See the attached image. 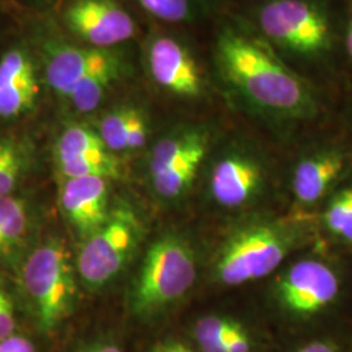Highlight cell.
Here are the masks:
<instances>
[{
    "label": "cell",
    "mask_w": 352,
    "mask_h": 352,
    "mask_svg": "<svg viewBox=\"0 0 352 352\" xmlns=\"http://www.w3.org/2000/svg\"><path fill=\"white\" fill-rule=\"evenodd\" d=\"M218 59L231 84L254 104L285 116H304L314 109L300 77L251 38L232 32L218 41Z\"/></svg>",
    "instance_id": "obj_1"
},
{
    "label": "cell",
    "mask_w": 352,
    "mask_h": 352,
    "mask_svg": "<svg viewBox=\"0 0 352 352\" xmlns=\"http://www.w3.org/2000/svg\"><path fill=\"white\" fill-rule=\"evenodd\" d=\"M196 260L188 244L167 234L146 252L131 295L135 314L149 316L182 299L196 280Z\"/></svg>",
    "instance_id": "obj_2"
},
{
    "label": "cell",
    "mask_w": 352,
    "mask_h": 352,
    "mask_svg": "<svg viewBox=\"0 0 352 352\" xmlns=\"http://www.w3.org/2000/svg\"><path fill=\"white\" fill-rule=\"evenodd\" d=\"M75 272L63 240H49L28 257L23 286L42 330H54L71 315L77 295Z\"/></svg>",
    "instance_id": "obj_3"
},
{
    "label": "cell",
    "mask_w": 352,
    "mask_h": 352,
    "mask_svg": "<svg viewBox=\"0 0 352 352\" xmlns=\"http://www.w3.org/2000/svg\"><path fill=\"white\" fill-rule=\"evenodd\" d=\"M294 236L285 227L267 223L238 231L222 248L217 276L227 286L266 277L286 258Z\"/></svg>",
    "instance_id": "obj_4"
},
{
    "label": "cell",
    "mask_w": 352,
    "mask_h": 352,
    "mask_svg": "<svg viewBox=\"0 0 352 352\" xmlns=\"http://www.w3.org/2000/svg\"><path fill=\"white\" fill-rule=\"evenodd\" d=\"M141 235L136 214L118 209L88 236L76 258L78 277L89 289H101L116 277L135 251Z\"/></svg>",
    "instance_id": "obj_5"
},
{
    "label": "cell",
    "mask_w": 352,
    "mask_h": 352,
    "mask_svg": "<svg viewBox=\"0 0 352 352\" xmlns=\"http://www.w3.org/2000/svg\"><path fill=\"white\" fill-rule=\"evenodd\" d=\"M39 63L43 82L55 96L67 101L80 84L126 62L116 49H101L49 38L41 49Z\"/></svg>",
    "instance_id": "obj_6"
},
{
    "label": "cell",
    "mask_w": 352,
    "mask_h": 352,
    "mask_svg": "<svg viewBox=\"0 0 352 352\" xmlns=\"http://www.w3.org/2000/svg\"><path fill=\"white\" fill-rule=\"evenodd\" d=\"M265 34L282 47L302 55H315L329 46L327 19L315 6L300 0H276L258 16Z\"/></svg>",
    "instance_id": "obj_7"
},
{
    "label": "cell",
    "mask_w": 352,
    "mask_h": 352,
    "mask_svg": "<svg viewBox=\"0 0 352 352\" xmlns=\"http://www.w3.org/2000/svg\"><path fill=\"white\" fill-rule=\"evenodd\" d=\"M64 28L82 45L116 49L135 36L136 24L118 0H65Z\"/></svg>",
    "instance_id": "obj_8"
},
{
    "label": "cell",
    "mask_w": 352,
    "mask_h": 352,
    "mask_svg": "<svg viewBox=\"0 0 352 352\" xmlns=\"http://www.w3.org/2000/svg\"><path fill=\"white\" fill-rule=\"evenodd\" d=\"M55 160L65 179H116L122 174L119 160L106 146L97 129L85 124L72 123L64 128L55 142Z\"/></svg>",
    "instance_id": "obj_9"
},
{
    "label": "cell",
    "mask_w": 352,
    "mask_h": 352,
    "mask_svg": "<svg viewBox=\"0 0 352 352\" xmlns=\"http://www.w3.org/2000/svg\"><path fill=\"white\" fill-rule=\"evenodd\" d=\"M43 81L37 56L24 43L13 45L0 56V119L12 120L37 106Z\"/></svg>",
    "instance_id": "obj_10"
},
{
    "label": "cell",
    "mask_w": 352,
    "mask_h": 352,
    "mask_svg": "<svg viewBox=\"0 0 352 352\" xmlns=\"http://www.w3.org/2000/svg\"><path fill=\"white\" fill-rule=\"evenodd\" d=\"M145 60L151 80L179 97L195 98L202 93L201 71L184 45L175 38H151Z\"/></svg>",
    "instance_id": "obj_11"
},
{
    "label": "cell",
    "mask_w": 352,
    "mask_h": 352,
    "mask_svg": "<svg viewBox=\"0 0 352 352\" xmlns=\"http://www.w3.org/2000/svg\"><path fill=\"white\" fill-rule=\"evenodd\" d=\"M340 291L334 272L316 260H302L291 266L278 285L282 302L291 312L312 315L333 302Z\"/></svg>",
    "instance_id": "obj_12"
},
{
    "label": "cell",
    "mask_w": 352,
    "mask_h": 352,
    "mask_svg": "<svg viewBox=\"0 0 352 352\" xmlns=\"http://www.w3.org/2000/svg\"><path fill=\"white\" fill-rule=\"evenodd\" d=\"M64 215L77 232L87 239L109 219V179L69 177L60 193Z\"/></svg>",
    "instance_id": "obj_13"
},
{
    "label": "cell",
    "mask_w": 352,
    "mask_h": 352,
    "mask_svg": "<svg viewBox=\"0 0 352 352\" xmlns=\"http://www.w3.org/2000/svg\"><path fill=\"white\" fill-rule=\"evenodd\" d=\"M263 183L261 168L252 158L230 155L214 167L212 193L226 208H238L250 201Z\"/></svg>",
    "instance_id": "obj_14"
},
{
    "label": "cell",
    "mask_w": 352,
    "mask_h": 352,
    "mask_svg": "<svg viewBox=\"0 0 352 352\" xmlns=\"http://www.w3.org/2000/svg\"><path fill=\"white\" fill-rule=\"evenodd\" d=\"M344 168L340 153L327 151L309 157L298 164L294 175V192L302 204L318 201Z\"/></svg>",
    "instance_id": "obj_15"
},
{
    "label": "cell",
    "mask_w": 352,
    "mask_h": 352,
    "mask_svg": "<svg viewBox=\"0 0 352 352\" xmlns=\"http://www.w3.org/2000/svg\"><path fill=\"white\" fill-rule=\"evenodd\" d=\"M208 148V139L200 131L180 132L161 140L151 151V176L157 175L174 166L190 153Z\"/></svg>",
    "instance_id": "obj_16"
},
{
    "label": "cell",
    "mask_w": 352,
    "mask_h": 352,
    "mask_svg": "<svg viewBox=\"0 0 352 352\" xmlns=\"http://www.w3.org/2000/svg\"><path fill=\"white\" fill-rule=\"evenodd\" d=\"M208 148L190 153L177 164L166 168L162 173L151 176L153 187L164 199L182 196L193 183L197 168L202 162Z\"/></svg>",
    "instance_id": "obj_17"
},
{
    "label": "cell",
    "mask_w": 352,
    "mask_h": 352,
    "mask_svg": "<svg viewBox=\"0 0 352 352\" xmlns=\"http://www.w3.org/2000/svg\"><path fill=\"white\" fill-rule=\"evenodd\" d=\"M126 72V63L116 65L98 75L93 76L88 81L80 84L65 102H68L77 113H91L100 107L106 94L118 81H120Z\"/></svg>",
    "instance_id": "obj_18"
},
{
    "label": "cell",
    "mask_w": 352,
    "mask_h": 352,
    "mask_svg": "<svg viewBox=\"0 0 352 352\" xmlns=\"http://www.w3.org/2000/svg\"><path fill=\"white\" fill-rule=\"evenodd\" d=\"M140 113L141 110L135 106L122 104L102 116L97 132L113 153L128 151V136Z\"/></svg>",
    "instance_id": "obj_19"
},
{
    "label": "cell",
    "mask_w": 352,
    "mask_h": 352,
    "mask_svg": "<svg viewBox=\"0 0 352 352\" xmlns=\"http://www.w3.org/2000/svg\"><path fill=\"white\" fill-rule=\"evenodd\" d=\"M28 227L25 202L13 196H0V253L10 251L24 238Z\"/></svg>",
    "instance_id": "obj_20"
},
{
    "label": "cell",
    "mask_w": 352,
    "mask_h": 352,
    "mask_svg": "<svg viewBox=\"0 0 352 352\" xmlns=\"http://www.w3.org/2000/svg\"><path fill=\"white\" fill-rule=\"evenodd\" d=\"M26 166L23 144L12 138H0V196H10Z\"/></svg>",
    "instance_id": "obj_21"
},
{
    "label": "cell",
    "mask_w": 352,
    "mask_h": 352,
    "mask_svg": "<svg viewBox=\"0 0 352 352\" xmlns=\"http://www.w3.org/2000/svg\"><path fill=\"white\" fill-rule=\"evenodd\" d=\"M236 324L225 317L208 316L195 327V336L204 352H228L225 340Z\"/></svg>",
    "instance_id": "obj_22"
},
{
    "label": "cell",
    "mask_w": 352,
    "mask_h": 352,
    "mask_svg": "<svg viewBox=\"0 0 352 352\" xmlns=\"http://www.w3.org/2000/svg\"><path fill=\"white\" fill-rule=\"evenodd\" d=\"M325 222L331 232L352 243V186L343 189L330 201Z\"/></svg>",
    "instance_id": "obj_23"
},
{
    "label": "cell",
    "mask_w": 352,
    "mask_h": 352,
    "mask_svg": "<svg viewBox=\"0 0 352 352\" xmlns=\"http://www.w3.org/2000/svg\"><path fill=\"white\" fill-rule=\"evenodd\" d=\"M140 7L153 17L167 23H182L190 17L192 0H135Z\"/></svg>",
    "instance_id": "obj_24"
},
{
    "label": "cell",
    "mask_w": 352,
    "mask_h": 352,
    "mask_svg": "<svg viewBox=\"0 0 352 352\" xmlns=\"http://www.w3.org/2000/svg\"><path fill=\"white\" fill-rule=\"evenodd\" d=\"M16 312L10 294L0 286V340L14 334Z\"/></svg>",
    "instance_id": "obj_25"
},
{
    "label": "cell",
    "mask_w": 352,
    "mask_h": 352,
    "mask_svg": "<svg viewBox=\"0 0 352 352\" xmlns=\"http://www.w3.org/2000/svg\"><path fill=\"white\" fill-rule=\"evenodd\" d=\"M148 133H149V126H148V120L145 113H141L138 115V118L135 119L129 136H128V151H138L141 149L146 139H148Z\"/></svg>",
    "instance_id": "obj_26"
},
{
    "label": "cell",
    "mask_w": 352,
    "mask_h": 352,
    "mask_svg": "<svg viewBox=\"0 0 352 352\" xmlns=\"http://www.w3.org/2000/svg\"><path fill=\"white\" fill-rule=\"evenodd\" d=\"M227 351L228 352H250L251 351V343L248 340L247 333L243 330L240 325H235L232 330L228 333L225 340Z\"/></svg>",
    "instance_id": "obj_27"
},
{
    "label": "cell",
    "mask_w": 352,
    "mask_h": 352,
    "mask_svg": "<svg viewBox=\"0 0 352 352\" xmlns=\"http://www.w3.org/2000/svg\"><path fill=\"white\" fill-rule=\"evenodd\" d=\"M0 352H37L32 340L23 336L12 334L6 340H0Z\"/></svg>",
    "instance_id": "obj_28"
},
{
    "label": "cell",
    "mask_w": 352,
    "mask_h": 352,
    "mask_svg": "<svg viewBox=\"0 0 352 352\" xmlns=\"http://www.w3.org/2000/svg\"><path fill=\"white\" fill-rule=\"evenodd\" d=\"M151 352H193L180 342H167L157 346Z\"/></svg>",
    "instance_id": "obj_29"
},
{
    "label": "cell",
    "mask_w": 352,
    "mask_h": 352,
    "mask_svg": "<svg viewBox=\"0 0 352 352\" xmlns=\"http://www.w3.org/2000/svg\"><path fill=\"white\" fill-rule=\"evenodd\" d=\"M298 352H337L333 346L325 342H312Z\"/></svg>",
    "instance_id": "obj_30"
},
{
    "label": "cell",
    "mask_w": 352,
    "mask_h": 352,
    "mask_svg": "<svg viewBox=\"0 0 352 352\" xmlns=\"http://www.w3.org/2000/svg\"><path fill=\"white\" fill-rule=\"evenodd\" d=\"M81 352H122L119 350V347H116L115 344H110V343H102V344H96L88 347Z\"/></svg>",
    "instance_id": "obj_31"
},
{
    "label": "cell",
    "mask_w": 352,
    "mask_h": 352,
    "mask_svg": "<svg viewBox=\"0 0 352 352\" xmlns=\"http://www.w3.org/2000/svg\"><path fill=\"white\" fill-rule=\"evenodd\" d=\"M346 43H347V51H349V54H350V56L352 58V24L351 26H350L349 34H347V41H346Z\"/></svg>",
    "instance_id": "obj_32"
},
{
    "label": "cell",
    "mask_w": 352,
    "mask_h": 352,
    "mask_svg": "<svg viewBox=\"0 0 352 352\" xmlns=\"http://www.w3.org/2000/svg\"><path fill=\"white\" fill-rule=\"evenodd\" d=\"M19 1H23V3H26V4H32V6H42V4H46V3H49L50 0H19Z\"/></svg>",
    "instance_id": "obj_33"
}]
</instances>
